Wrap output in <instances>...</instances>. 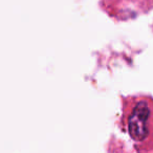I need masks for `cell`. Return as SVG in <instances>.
Listing matches in <instances>:
<instances>
[{"label":"cell","instance_id":"6da1fadb","mask_svg":"<svg viewBox=\"0 0 153 153\" xmlns=\"http://www.w3.org/2000/svg\"><path fill=\"white\" fill-rule=\"evenodd\" d=\"M150 117V108L145 101L136 103L128 119V131L132 140L142 142L148 135V121Z\"/></svg>","mask_w":153,"mask_h":153}]
</instances>
